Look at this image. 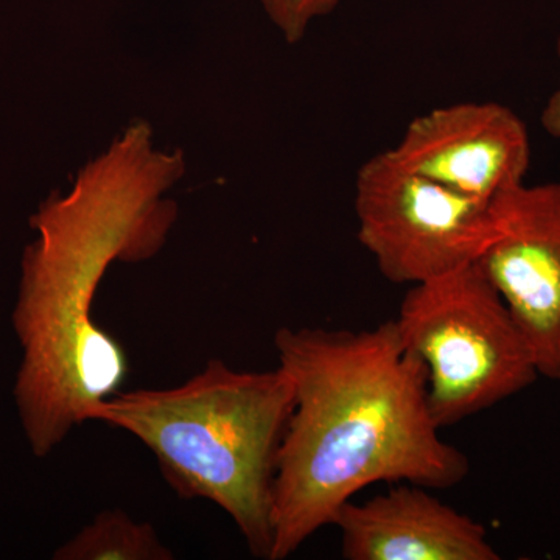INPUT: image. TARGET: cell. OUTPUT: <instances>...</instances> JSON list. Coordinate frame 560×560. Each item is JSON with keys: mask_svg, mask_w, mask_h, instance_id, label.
<instances>
[{"mask_svg": "<svg viewBox=\"0 0 560 560\" xmlns=\"http://www.w3.org/2000/svg\"><path fill=\"white\" fill-rule=\"evenodd\" d=\"M186 171V154L158 147L149 121L136 120L32 217L38 238L24 253L13 320L24 348L16 399L35 455L94 420L127 381V352L92 307L110 265L165 245L178 219L168 191Z\"/></svg>", "mask_w": 560, "mask_h": 560, "instance_id": "cell-1", "label": "cell"}, {"mask_svg": "<svg viewBox=\"0 0 560 560\" xmlns=\"http://www.w3.org/2000/svg\"><path fill=\"white\" fill-rule=\"evenodd\" d=\"M55 559L172 560L173 552L149 523L132 521L120 510H108L61 547Z\"/></svg>", "mask_w": 560, "mask_h": 560, "instance_id": "cell-9", "label": "cell"}, {"mask_svg": "<svg viewBox=\"0 0 560 560\" xmlns=\"http://www.w3.org/2000/svg\"><path fill=\"white\" fill-rule=\"evenodd\" d=\"M342 0H260L268 20L289 44L301 43L313 22L327 16Z\"/></svg>", "mask_w": 560, "mask_h": 560, "instance_id": "cell-10", "label": "cell"}, {"mask_svg": "<svg viewBox=\"0 0 560 560\" xmlns=\"http://www.w3.org/2000/svg\"><path fill=\"white\" fill-rule=\"evenodd\" d=\"M334 525L348 560H499L488 530L423 486H399L364 503L348 501Z\"/></svg>", "mask_w": 560, "mask_h": 560, "instance_id": "cell-8", "label": "cell"}, {"mask_svg": "<svg viewBox=\"0 0 560 560\" xmlns=\"http://www.w3.org/2000/svg\"><path fill=\"white\" fill-rule=\"evenodd\" d=\"M388 151L408 171L488 202L525 183L530 165L525 121L497 102L431 109Z\"/></svg>", "mask_w": 560, "mask_h": 560, "instance_id": "cell-7", "label": "cell"}, {"mask_svg": "<svg viewBox=\"0 0 560 560\" xmlns=\"http://www.w3.org/2000/svg\"><path fill=\"white\" fill-rule=\"evenodd\" d=\"M556 51H558L560 62V36ZM540 121L545 132L560 143V75L558 88H556L550 98L545 103L544 109H541Z\"/></svg>", "mask_w": 560, "mask_h": 560, "instance_id": "cell-11", "label": "cell"}, {"mask_svg": "<svg viewBox=\"0 0 560 560\" xmlns=\"http://www.w3.org/2000/svg\"><path fill=\"white\" fill-rule=\"evenodd\" d=\"M394 323L405 348L425 364L440 429L540 377L525 335L478 264L411 285Z\"/></svg>", "mask_w": 560, "mask_h": 560, "instance_id": "cell-4", "label": "cell"}, {"mask_svg": "<svg viewBox=\"0 0 560 560\" xmlns=\"http://www.w3.org/2000/svg\"><path fill=\"white\" fill-rule=\"evenodd\" d=\"M477 264L528 341L540 377L560 381V183H523L492 202Z\"/></svg>", "mask_w": 560, "mask_h": 560, "instance_id": "cell-6", "label": "cell"}, {"mask_svg": "<svg viewBox=\"0 0 560 560\" xmlns=\"http://www.w3.org/2000/svg\"><path fill=\"white\" fill-rule=\"evenodd\" d=\"M293 410L282 368L243 372L215 359L175 388L119 390L94 420L138 438L180 499L212 501L250 555L270 560L272 490Z\"/></svg>", "mask_w": 560, "mask_h": 560, "instance_id": "cell-3", "label": "cell"}, {"mask_svg": "<svg viewBox=\"0 0 560 560\" xmlns=\"http://www.w3.org/2000/svg\"><path fill=\"white\" fill-rule=\"evenodd\" d=\"M294 390L272 490L270 560L290 558L375 482L459 485L469 459L440 436L429 372L394 319L368 330L276 331Z\"/></svg>", "mask_w": 560, "mask_h": 560, "instance_id": "cell-2", "label": "cell"}, {"mask_svg": "<svg viewBox=\"0 0 560 560\" xmlns=\"http://www.w3.org/2000/svg\"><path fill=\"white\" fill-rule=\"evenodd\" d=\"M353 205L360 245L399 285L477 264L493 235L490 202L408 171L388 150L359 168Z\"/></svg>", "mask_w": 560, "mask_h": 560, "instance_id": "cell-5", "label": "cell"}]
</instances>
